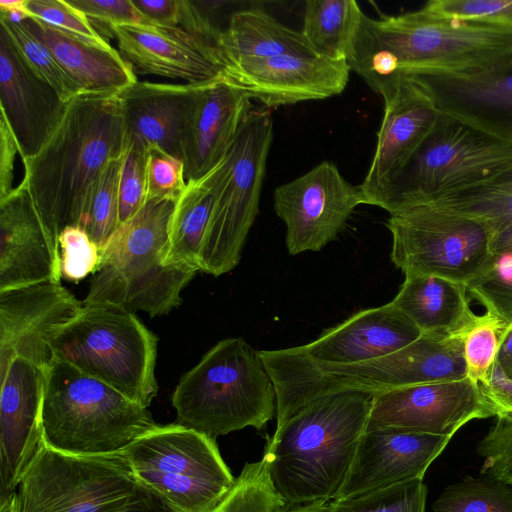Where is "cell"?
<instances>
[{
  "mask_svg": "<svg viewBox=\"0 0 512 512\" xmlns=\"http://www.w3.org/2000/svg\"><path fill=\"white\" fill-rule=\"evenodd\" d=\"M26 9L30 17L62 31L95 43H108V40L94 29L86 16L71 6L67 0H27Z\"/></svg>",
  "mask_w": 512,
  "mask_h": 512,
  "instance_id": "44",
  "label": "cell"
},
{
  "mask_svg": "<svg viewBox=\"0 0 512 512\" xmlns=\"http://www.w3.org/2000/svg\"><path fill=\"white\" fill-rule=\"evenodd\" d=\"M496 417L477 444V453L483 458L480 473L512 486V415Z\"/></svg>",
  "mask_w": 512,
  "mask_h": 512,
  "instance_id": "42",
  "label": "cell"
},
{
  "mask_svg": "<svg viewBox=\"0 0 512 512\" xmlns=\"http://www.w3.org/2000/svg\"><path fill=\"white\" fill-rule=\"evenodd\" d=\"M350 72L346 60L283 55L232 64L225 77L268 109L338 95L346 88Z\"/></svg>",
  "mask_w": 512,
  "mask_h": 512,
  "instance_id": "19",
  "label": "cell"
},
{
  "mask_svg": "<svg viewBox=\"0 0 512 512\" xmlns=\"http://www.w3.org/2000/svg\"><path fill=\"white\" fill-rule=\"evenodd\" d=\"M427 205L473 218L493 234L512 224V166Z\"/></svg>",
  "mask_w": 512,
  "mask_h": 512,
  "instance_id": "32",
  "label": "cell"
},
{
  "mask_svg": "<svg viewBox=\"0 0 512 512\" xmlns=\"http://www.w3.org/2000/svg\"><path fill=\"white\" fill-rule=\"evenodd\" d=\"M480 386L493 404L496 416L512 415V381L505 377L497 362Z\"/></svg>",
  "mask_w": 512,
  "mask_h": 512,
  "instance_id": "49",
  "label": "cell"
},
{
  "mask_svg": "<svg viewBox=\"0 0 512 512\" xmlns=\"http://www.w3.org/2000/svg\"><path fill=\"white\" fill-rule=\"evenodd\" d=\"M157 336L133 312L109 302L83 305L55 337V360L68 362L148 407L158 391Z\"/></svg>",
  "mask_w": 512,
  "mask_h": 512,
  "instance_id": "7",
  "label": "cell"
},
{
  "mask_svg": "<svg viewBox=\"0 0 512 512\" xmlns=\"http://www.w3.org/2000/svg\"><path fill=\"white\" fill-rule=\"evenodd\" d=\"M176 200H146L118 227L102 251L83 305L109 302L151 317L180 305V293L197 271L164 265Z\"/></svg>",
  "mask_w": 512,
  "mask_h": 512,
  "instance_id": "4",
  "label": "cell"
},
{
  "mask_svg": "<svg viewBox=\"0 0 512 512\" xmlns=\"http://www.w3.org/2000/svg\"><path fill=\"white\" fill-rule=\"evenodd\" d=\"M114 512H176L159 494L138 483L127 502Z\"/></svg>",
  "mask_w": 512,
  "mask_h": 512,
  "instance_id": "50",
  "label": "cell"
},
{
  "mask_svg": "<svg viewBox=\"0 0 512 512\" xmlns=\"http://www.w3.org/2000/svg\"><path fill=\"white\" fill-rule=\"evenodd\" d=\"M451 438L390 428L365 429L345 483L333 500L423 480Z\"/></svg>",
  "mask_w": 512,
  "mask_h": 512,
  "instance_id": "20",
  "label": "cell"
},
{
  "mask_svg": "<svg viewBox=\"0 0 512 512\" xmlns=\"http://www.w3.org/2000/svg\"><path fill=\"white\" fill-rule=\"evenodd\" d=\"M22 23L52 53L80 94L118 95L138 81L131 65L109 43L88 41L33 17Z\"/></svg>",
  "mask_w": 512,
  "mask_h": 512,
  "instance_id": "27",
  "label": "cell"
},
{
  "mask_svg": "<svg viewBox=\"0 0 512 512\" xmlns=\"http://www.w3.org/2000/svg\"><path fill=\"white\" fill-rule=\"evenodd\" d=\"M496 416L479 383L469 378L375 394L366 430L390 428L452 437L475 419Z\"/></svg>",
  "mask_w": 512,
  "mask_h": 512,
  "instance_id": "14",
  "label": "cell"
},
{
  "mask_svg": "<svg viewBox=\"0 0 512 512\" xmlns=\"http://www.w3.org/2000/svg\"><path fill=\"white\" fill-rule=\"evenodd\" d=\"M391 261L405 275L426 274L466 287L492 271V234L481 222L432 205L391 214Z\"/></svg>",
  "mask_w": 512,
  "mask_h": 512,
  "instance_id": "11",
  "label": "cell"
},
{
  "mask_svg": "<svg viewBox=\"0 0 512 512\" xmlns=\"http://www.w3.org/2000/svg\"><path fill=\"white\" fill-rule=\"evenodd\" d=\"M346 61L379 95L400 76H487L512 66V30L422 7L377 19L364 14Z\"/></svg>",
  "mask_w": 512,
  "mask_h": 512,
  "instance_id": "1",
  "label": "cell"
},
{
  "mask_svg": "<svg viewBox=\"0 0 512 512\" xmlns=\"http://www.w3.org/2000/svg\"><path fill=\"white\" fill-rule=\"evenodd\" d=\"M222 161L203 177L187 181L172 214L164 265L200 271V254L212 217Z\"/></svg>",
  "mask_w": 512,
  "mask_h": 512,
  "instance_id": "29",
  "label": "cell"
},
{
  "mask_svg": "<svg viewBox=\"0 0 512 512\" xmlns=\"http://www.w3.org/2000/svg\"><path fill=\"white\" fill-rule=\"evenodd\" d=\"M0 200L8 196L13 189L14 162L19 154L14 135L3 115L0 124Z\"/></svg>",
  "mask_w": 512,
  "mask_h": 512,
  "instance_id": "47",
  "label": "cell"
},
{
  "mask_svg": "<svg viewBox=\"0 0 512 512\" xmlns=\"http://www.w3.org/2000/svg\"><path fill=\"white\" fill-rule=\"evenodd\" d=\"M125 137L118 95L80 94L67 102L41 150L23 162L22 180L57 242L64 228L81 227L91 190L105 166L122 155Z\"/></svg>",
  "mask_w": 512,
  "mask_h": 512,
  "instance_id": "2",
  "label": "cell"
},
{
  "mask_svg": "<svg viewBox=\"0 0 512 512\" xmlns=\"http://www.w3.org/2000/svg\"><path fill=\"white\" fill-rule=\"evenodd\" d=\"M427 487L415 479L358 496L332 500L333 512H425Z\"/></svg>",
  "mask_w": 512,
  "mask_h": 512,
  "instance_id": "37",
  "label": "cell"
},
{
  "mask_svg": "<svg viewBox=\"0 0 512 512\" xmlns=\"http://www.w3.org/2000/svg\"><path fill=\"white\" fill-rule=\"evenodd\" d=\"M286 506L261 459L244 465L230 490L210 512H281Z\"/></svg>",
  "mask_w": 512,
  "mask_h": 512,
  "instance_id": "35",
  "label": "cell"
},
{
  "mask_svg": "<svg viewBox=\"0 0 512 512\" xmlns=\"http://www.w3.org/2000/svg\"><path fill=\"white\" fill-rule=\"evenodd\" d=\"M437 108L498 138L512 141V66L487 76L414 75Z\"/></svg>",
  "mask_w": 512,
  "mask_h": 512,
  "instance_id": "26",
  "label": "cell"
},
{
  "mask_svg": "<svg viewBox=\"0 0 512 512\" xmlns=\"http://www.w3.org/2000/svg\"><path fill=\"white\" fill-rule=\"evenodd\" d=\"M391 302L421 334L464 335L478 316L470 308L464 284L434 275H405Z\"/></svg>",
  "mask_w": 512,
  "mask_h": 512,
  "instance_id": "28",
  "label": "cell"
},
{
  "mask_svg": "<svg viewBox=\"0 0 512 512\" xmlns=\"http://www.w3.org/2000/svg\"><path fill=\"white\" fill-rule=\"evenodd\" d=\"M58 243L61 276L65 279L77 282L97 271L102 250L82 227L64 228Z\"/></svg>",
  "mask_w": 512,
  "mask_h": 512,
  "instance_id": "40",
  "label": "cell"
},
{
  "mask_svg": "<svg viewBox=\"0 0 512 512\" xmlns=\"http://www.w3.org/2000/svg\"><path fill=\"white\" fill-rule=\"evenodd\" d=\"M422 8L442 18L482 22L512 30V0H430Z\"/></svg>",
  "mask_w": 512,
  "mask_h": 512,
  "instance_id": "41",
  "label": "cell"
},
{
  "mask_svg": "<svg viewBox=\"0 0 512 512\" xmlns=\"http://www.w3.org/2000/svg\"><path fill=\"white\" fill-rule=\"evenodd\" d=\"M145 24L179 26L181 0H132Z\"/></svg>",
  "mask_w": 512,
  "mask_h": 512,
  "instance_id": "48",
  "label": "cell"
},
{
  "mask_svg": "<svg viewBox=\"0 0 512 512\" xmlns=\"http://www.w3.org/2000/svg\"><path fill=\"white\" fill-rule=\"evenodd\" d=\"M361 204L364 200L359 185L348 182L330 161L319 163L274 191V210L286 226L290 255L320 251L337 238Z\"/></svg>",
  "mask_w": 512,
  "mask_h": 512,
  "instance_id": "13",
  "label": "cell"
},
{
  "mask_svg": "<svg viewBox=\"0 0 512 512\" xmlns=\"http://www.w3.org/2000/svg\"><path fill=\"white\" fill-rule=\"evenodd\" d=\"M120 55L135 74L203 85L225 77L227 61L220 44L181 26L130 24L112 27Z\"/></svg>",
  "mask_w": 512,
  "mask_h": 512,
  "instance_id": "17",
  "label": "cell"
},
{
  "mask_svg": "<svg viewBox=\"0 0 512 512\" xmlns=\"http://www.w3.org/2000/svg\"><path fill=\"white\" fill-rule=\"evenodd\" d=\"M82 308L61 281L0 291V375L15 357L48 369L55 361V337Z\"/></svg>",
  "mask_w": 512,
  "mask_h": 512,
  "instance_id": "15",
  "label": "cell"
},
{
  "mask_svg": "<svg viewBox=\"0 0 512 512\" xmlns=\"http://www.w3.org/2000/svg\"><path fill=\"white\" fill-rule=\"evenodd\" d=\"M420 336L417 326L390 302L361 310L296 349L319 363L349 365L391 354Z\"/></svg>",
  "mask_w": 512,
  "mask_h": 512,
  "instance_id": "24",
  "label": "cell"
},
{
  "mask_svg": "<svg viewBox=\"0 0 512 512\" xmlns=\"http://www.w3.org/2000/svg\"><path fill=\"white\" fill-rule=\"evenodd\" d=\"M251 100L226 77L201 86L182 147L187 181L203 177L224 159L253 110Z\"/></svg>",
  "mask_w": 512,
  "mask_h": 512,
  "instance_id": "23",
  "label": "cell"
},
{
  "mask_svg": "<svg viewBox=\"0 0 512 512\" xmlns=\"http://www.w3.org/2000/svg\"><path fill=\"white\" fill-rule=\"evenodd\" d=\"M60 278L59 244L22 180L0 200V291Z\"/></svg>",
  "mask_w": 512,
  "mask_h": 512,
  "instance_id": "21",
  "label": "cell"
},
{
  "mask_svg": "<svg viewBox=\"0 0 512 512\" xmlns=\"http://www.w3.org/2000/svg\"><path fill=\"white\" fill-rule=\"evenodd\" d=\"M47 370L15 357L0 375V501L11 496L44 444Z\"/></svg>",
  "mask_w": 512,
  "mask_h": 512,
  "instance_id": "18",
  "label": "cell"
},
{
  "mask_svg": "<svg viewBox=\"0 0 512 512\" xmlns=\"http://www.w3.org/2000/svg\"><path fill=\"white\" fill-rule=\"evenodd\" d=\"M381 96L384 115L376 149L359 185L364 204L377 207L390 183L433 128L440 112L428 92L411 76L398 77Z\"/></svg>",
  "mask_w": 512,
  "mask_h": 512,
  "instance_id": "16",
  "label": "cell"
},
{
  "mask_svg": "<svg viewBox=\"0 0 512 512\" xmlns=\"http://www.w3.org/2000/svg\"><path fill=\"white\" fill-rule=\"evenodd\" d=\"M27 0H0V19L23 22L30 17L26 9Z\"/></svg>",
  "mask_w": 512,
  "mask_h": 512,
  "instance_id": "52",
  "label": "cell"
},
{
  "mask_svg": "<svg viewBox=\"0 0 512 512\" xmlns=\"http://www.w3.org/2000/svg\"><path fill=\"white\" fill-rule=\"evenodd\" d=\"M172 405L177 423L212 439L276 414V391L259 351L242 338L219 341L179 381Z\"/></svg>",
  "mask_w": 512,
  "mask_h": 512,
  "instance_id": "5",
  "label": "cell"
},
{
  "mask_svg": "<svg viewBox=\"0 0 512 512\" xmlns=\"http://www.w3.org/2000/svg\"><path fill=\"white\" fill-rule=\"evenodd\" d=\"M281 512H333L326 504H313V505H300V506H286Z\"/></svg>",
  "mask_w": 512,
  "mask_h": 512,
  "instance_id": "54",
  "label": "cell"
},
{
  "mask_svg": "<svg viewBox=\"0 0 512 512\" xmlns=\"http://www.w3.org/2000/svg\"><path fill=\"white\" fill-rule=\"evenodd\" d=\"M146 161L147 146L126 134L119 178L120 225L131 219L145 202Z\"/></svg>",
  "mask_w": 512,
  "mask_h": 512,
  "instance_id": "39",
  "label": "cell"
},
{
  "mask_svg": "<svg viewBox=\"0 0 512 512\" xmlns=\"http://www.w3.org/2000/svg\"><path fill=\"white\" fill-rule=\"evenodd\" d=\"M186 185L183 161L156 145L147 146L145 201L178 199Z\"/></svg>",
  "mask_w": 512,
  "mask_h": 512,
  "instance_id": "43",
  "label": "cell"
},
{
  "mask_svg": "<svg viewBox=\"0 0 512 512\" xmlns=\"http://www.w3.org/2000/svg\"><path fill=\"white\" fill-rule=\"evenodd\" d=\"M0 103L22 163L35 156L62 119L67 102L24 62L0 30Z\"/></svg>",
  "mask_w": 512,
  "mask_h": 512,
  "instance_id": "22",
  "label": "cell"
},
{
  "mask_svg": "<svg viewBox=\"0 0 512 512\" xmlns=\"http://www.w3.org/2000/svg\"><path fill=\"white\" fill-rule=\"evenodd\" d=\"M510 166L512 141L440 111L429 134L390 183L380 208L391 215L427 205Z\"/></svg>",
  "mask_w": 512,
  "mask_h": 512,
  "instance_id": "8",
  "label": "cell"
},
{
  "mask_svg": "<svg viewBox=\"0 0 512 512\" xmlns=\"http://www.w3.org/2000/svg\"><path fill=\"white\" fill-rule=\"evenodd\" d=\"M0 24L21 58L40 79L51 85L66 102L80 95L78 87L52 53L22 22L0 19Z\"/></svg>",
  "mask_w": 512,
  "mask_h": 512,
  "instance_id": "36",
  "label": "cell"
},
{
  "mask_svg": "<svg viewBox=\"0 0 512 512\" xmlns=\"http://www.w3.org/2000/svg\"><path fill=\"white\" fill-rule=\"evenodd\" d=\"M374 394L344 391L320 397L267 439L262 460L287 506L326 504L345 483Z\"/></svg>",
  "mask_w": 512,
  "mask_h": 512,
  "instance_id": "3",
  "label": "cell"
},
{
  "mask_svg": "<svg viewBox=\"0 0 512 512\" xmlns=\"http://www.w3.org/2000/svg\"><path fill=\"white\" fill-rule=\"evenodd\" d=\"M82 12L94 29L112 38V27L145 24L132 0H67ZM102 36V35H101Z\"/></svg>",
  "mask_w": 512,
  "mask_h": 512,
  "instance_id": "46",
  "label": "cell"
},
{
  "mask_svg": "<svg viewBox=\"0 0 512 512\" xmlns=\"http://www.w3.org/2000/svg\"><path fill=\"white\" fill-rule=\"evenodd\" d=\"M122 155L111 160L95 182L81 227L103 251L120 225L119 178Z\"/></svg>",
  "mask_w": 512,
  "mask_h": 512,
  "instance_id": "34",
  "label": "cell"
},
{
  "mask_svg": "<svg viewBox=\"0 0 512 512\" xmlns=\"http://www.w3.org/2000/svg\"><path fill=\"white\" fill-rule=\"evenodd\" d=\"M433 512H512V486L488 476L465 477L446 487Z\"/></svg>",
  "mask_w": 512,
  "mask_h": 512,
  "instance_id": "33",
  "label": "cell"
},
{
  "mask_svg": "<svg viewBox=\"0 0 512 512\" xmlns=\"http://www.w3.org/2000/svg\"><path fill=\"white\" fill-rule=\"evenodd\" d=\"M467 290L471 298L486 308V312L504 323L505 333L512 327V272H504L497 265L469 284Z\"/></svg>",
  "mask_w": 512,
  "mask_h": 512,
  "instance_id": "45",
  "label": "cell"
},
{
  "mask_svg": "<svg viewBox=\"0 0 512 512\" xmlns=\"http://www.w3.org/2000/svg\"><path fill=\"white\" fill-rule=\"evenodd\" d=\"M138 486L123 453L84 456L43 444L22 477L18 512H114Z\"/></svg>",
  "mask_w": 512,
  "mask_h": 512,
  "instance_id": "12",
  "label": "cell"
},
{
  "mask_svg": "<svg viewBox=\"0 0 512 512\" xmlns=\"http://www.w3.org/2000/svg\"><path fill=\"white\" fill-rule=\"evenodd\" d=\"M221 48L227 68L247 60L316 54L301 31L287 27L260 9L233 13L222 30Z\"/></svg>",
  "mask_w": 512,
  "mask_h": 512,
  "instance_id": "30",
  "label": "cell"
},
{
  "mask_svg": "<svg viewBox=\"0 0 512 512\" xmlns=\"http://www.w3.org/2000/svg\"><path fill=\"white\" fill-rule=\"evenodd\" d=\"M201 86L136 81L118 94L126 134L182 160L184 137Z\"/></svg>",
  "mask_w": 512,
  "mask_h": 512,
  "instance_id": "25",
  "label": "cell"
},
{
  "mask_svg": "<svg viewBox=\"0 0 512 512\" xmlns=\"http://www.w3.org/2000/svg\"><path fill=\"white\" fill-rule=\"evenodd\" d=\"M124 454L137 482L176 512H210L235 481L216 440L178 423L157 425Z\"/></svg>",
  "mask_w": 512,
  "mask_h": 512,
  "instance_id": "9",
  "label": "cell"
},
{
  "mask_svg": "<svg viewBox=\"0 0 512 512\" xmlns=\"http://www.w3.org/2000/svg\"><path fill=\"white\" fill-rule=\"evenodd\" d=\"M0 512H18L16 507L15 493L0 501Z\"/></svg>",
  "mask_w": 512,
  "mask_h": 512,
  "instance_id": "55",
  "label": "cell"
},
{
  "mask_svg": "<svg viewBox=\"0 0 512 512\" xmlns=\"http://www.w3.org/2000/svg\"><path fill=\"white\" fill-rule=\"evenodd\" d=\"M504 333V323L493 314L477 316L463 338L467 378L479 384L487 379L496 363Z\"/></svg>",
  "mask_w": 512,
  "mask_h": 512,
  "instance_id": "38",
  "label": "cell"
},
{
  "mask_svg": "<svg viewBox=\"0 0 512 512\" xmlns=\"http://www.w3.org/2000/svg\"><path fill=\"white\" fill-rule=\"evenodd\" d=\"M496 362L505 377L512 381V327L503 337Z\"/></svg>",
  "mask_w": 512,
  "mask_h": 512,
  "instance_id": "53",
  "label": "cell"
},
{
  "mask_svg": "<svg viewBox=\"0 0 512 512\" xmlns=\"http://www.w3.org/2000/svg\"><path fill=\"white\" fill-rule=\"evenodd\" d=\"M272 140L270 111L253 109L222 160L214 209L200 254V271L220 276L238 265L259 212Z\"/></svg>",
  "mask_w": 512,
  "mask_h": 512,
  "instance_id": "10",
  "label": "cell"
},
{
  "mask_svg": "<svg viewBox=\"0 0 512 512\" xmlns=\"http://www.w3.org/2000/svg\"><path fill=\"white\" fill-rule=\"evenodd\" d=\"M363 15L354 0H309L301 32L317 55L346 60Z\"/></svg>",
  "mask_w": 512,
  "mask_h": 512,
  "instance_id": "31",
  "label": "cell"
},
{
  "mask_svg": "<svg viewBox=\"0 0 512 512\" xmlns=\"http://www.w3.org/2000/svg\"><path fill=\"white\" fill-rule=\"evenodd\" d=\"M158 424L147 409L74 365L55 360L47 370L43 441L74 455L123 453Z\"/></svg>",
  "mask_w": 512,
  "mask_h": 512,
  "instance_id": "6",
  "label": "cell"
},
{
  "mask_svg": "<svg viewBox=\"0 0 512 512\" xmlns=\"http://www.w3.org/2000/svg\"><path fill=\"white\" fill-rule=\"evenodd\" d=\"M491 252L497 261L512 258V224L492 234Z\"/></svg>",
  "mask_w": 512,
  "mask_h": 512,
  "instance_id": "51",
  "label": "cell"
}]
</instances>
